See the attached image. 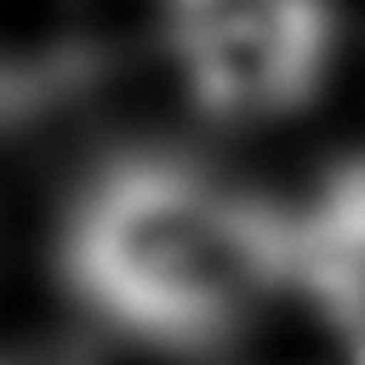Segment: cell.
<instances>
[{
  "label": "cell",
  "instance_id": "3957f363",
  "mask_svg": "<svg viewBox=\"0 0 365 365\" xmlns=\"http://www.w3.org/2000/svg\"><path fill=\"white\" fill-rule=\"evenodd\" d=\"M0 365H63V359H46V354H23V359H0Z\"/></svg>",
  "mask_w": 365,
  "mask_h": 365
},
{
  "label": "cell",
  "instance_id": "6da1fadb",
  "mask_svg": "<svg viewBox=\"0 0 365 365\" xmlns=\"http://www.w3.org/2000/svg\"><path fill=\"white\" fill-rule=\"evenodd\" d=\"M63 274L103 325L148 348H205L291 274V222L182 160L137 154L68 211Z\"/></svg>",
  "mask_w": 365,
  "mask_h": 365
},
{
  "label": "cell",
  "instance_id": "7a4b0ae2",
  "mask_svg": "<svg viewBox=\"0 0 365 365\" xmlns=\"http://www.w3.org/2000/svg\"><path fill=\"white\" fill-rule=\"evenodd\" d=\"M165 34L194 103L217 120L297 114L336 46L325 0H165Z\"/></svg>",
  "mask_w": 365,
  "mask_h": 365
}]
</instances>
